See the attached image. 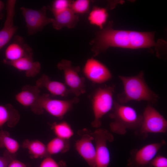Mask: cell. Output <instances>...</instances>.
Listing matches in <instances>:
<instances>
[{"label":"cell","instance_id":"f546056e","mask_svg":"<svg viewBox=\"0 0 167 167\" xmlns=\"http://www.w3.org/2000/svg\"><path fill=\"white\" fill-rule=\"evenodd\" d=\"M7 167H27L22 162L16 160H12L9 163Z\"/></svg>","mask_w":167,"mask_h":167},{"label":"cell","instance_id":"277c9868","mask_svg":"<svg viewBox=\"0 0 167 167\" xmlns=\"http://www.w3.org/2000/svg\"><path fill=\"white\" fill-rule=\"evenodd\" d=\"M79 101L77 97L70 100H62L52 99L49 95L44 94L40 95L30 108L36 114H41L45 111L53 116L62 119Z\"/></svg>","mask_w":167,"mask_h":167},{"label":"cell","instance_id":"44dd1931","mask_svg":"<svg viewBox=\"0 0 167 167\" xmlns=\"http://www.w3.org/2000/svg\"><path fill=\"white\" fill-rule=\"evenodd\" d=\"M108 17V14L106 9L95 6L90 12L88 19L91 24L97 26L102 29Z\"/></svg>","mask_w":167,"mask_h":167},{"label":"cell","instance_id":"2e32d148","mask_svg":"<svg viewBox=\"0 0 167 167\" xmlns=\"http://www.w3.org/2000/svg\"><path fill=\"white\" fill-rule=\"evenodd\" d=\"M36 85L40 88H45L54 96L65 97L71 94L65 83L50 79L48 76L43 74L36 82Z\"/></svg>","mask_w":167,"mask_h":167},{"label":"cell","instance_id":"f1b7e54d","mask_svg":"<svg viewBox=\"0 0 167 167\" xmlns=\"http://www.w3.org/2000/svg\"><path fill=\"white\" fill-rule=\"evenodd\" d=\"M12 160L7 153H6L3 156H0V167H7Z\"/></svg>","mask_w":167,"mask_h":167},{"label":"cell","instance_id":"8fae6325","mask_svg":"<svg viewBox=\"0 0 167 167\" xmlns=\"http://www.w3.org/2000/svg\"><path fill=\"white\" fill-rule=\"evenodd\" d=\"M80 138L76 141L75 148L89 167H96V151L93 143L94 139L92 133L84 129L79 131Z\"/></svg>","mask_w":167,"mask_h":167},{"label":"cell","instance_id":"8992f818","mask_svg":"<svg viewBox=\"0 0 167 167\" xmlns=\"http://www.w3.org/2000/svg\"><path fill=\"white\" fill-rule=\"evenodd\" d=\"M57 67L63 72L65 84L71 94L77 97L85 92V79L79 75V66H73L70 61L62 59L57 64Z\"/></svg>","mask_w":167,"mask_h":167},{"label":"cell","instance_id":"83f0119b","mask_svg":"<svg viewBox=\"0 0 167 167\" xmlns=\"http://www.w3.org/2000/svg\"><path fill=\"white\" fill-rule=\"evenodd\" d=\"M39 167H61V165L52 157L47 156L41 161Z\"/></svg>","mask_w":167,"mask_h":167},{"label":"cell","instance_id":"52a82bcc","mask_svg":"<svg viewBox=\"0 0 167 167\" xmlns=\"http://www.w3.org/2000/svg\"><path fill=\"white\" fill-rule=\"evenodd\" d=\"M140 128L141 133H165L167 131V121L151 104L145 109Z\"/></svg>","mask_w":167,"mask_h":167},{"label":"cell","instance_id":"9c48e42d","mask_svg":"<svg viewBox=\"0 0 167 167\" xmlns=\"http://www.w3.org/2000/svg\"><path fill=\"white\" fill-rule=\"evenodd\" d=\"M24 18L28 33L32 35L42 30L44 27L52 23L54 18H49L46 15L47 8L43 6L39 10L22 7L20 8Z\"/></svg>","mask_w":167,"mask_h":167},{"label":"cell","instance_id":"ba28073f","mask_svg":"<svg viewBox=\"0 0 167 167\" xmlns=\"http://www.w3.org/2000/svg\"><path fill=\"white\" fill-rule=\"evenodd\" d=\"M166 143L163 140L150 143L131 151L128 165L130 167H151V163L161 148Z\"/></svg>","mask_w":167,"mask_h":167},{"label":"cell","instance_id":"ac0fdd59","mask_svg":"<svg viewBox=\"0 0 167 167\" xmlns=\"http://www.w3.org/2000/svg\"><path fill=\"white\" fill-rule=\"evenodd\" d=\"M40 92V88L36 85H27L24 86L21 91L15 95V98L22 106L30 107L38 99Z\"/></svg>","mask_w":167,"mask_h":167},{"label":"cell","instance_id":"ffe728a7","mask_svg":"<svg viewBox=\"0 0 167 167\" xmlns=\"http://www.w3.org/2000/svg\"><path fill=\"white\" fill-rule=\"evenodd\" d=\"M22 147L27 149L29 154L34 158H42L48 156L46 146L41 141L37 140H25Z\"/></svg>","mask_w":167,"mask_h":167},{"label":"cell","instance_id":"5bb4252c","mask_svg":"<svg viewBox=\"0 0 167 167\" xmlns=\"http://www.w3.org/2000/svg\"><path fill=\"white\" fill-rule=\"evenodd\" d=\"M33 54L32 48L25 42L24 39L20 36L16 35L6 48L4 59L13 61L23 57L33 56Z\"/></svg>","mask_w":167,"mask_h":167},{"label":"cell","instance_id":"d6986e66","mask_svg":"<svg viewBox=\"0 0 167 167\" xmlns=\"http://www.w3.org/2000/svg\"><path fill=\"white\" fill-rule=\"evenodd\" d=\"M20 118L19 113L11 105H0V127L7 123L10 127L15 126Z\"/></svg>","mask_w":167,"mask_h":167},{"label":"cell","instance_id":"9a60e30c","mask_svg":"<svg viewBox=\"0 0 167 167\" xmlns=\"http://www.w3.org/2000/svg\"><path fill=\"white\" fill-rule=\"evenodd\" d=\"M3 62L19 71H24L28 77H35L39 74L41 69L40 63L38 61H34L32 56L23 57L13 61H8L4 59Z\"/></svg>","mask_w":167,"mask_h":167},{"label":"cell","instance_id":"7402d4cb","mask_svg":"<svg viewBox=\"0 0 167 167\" xmlns=\"http://www.w3.org/2000/svg\"><path fill=\"white\" fill-rule=\"evenodd\" d=\"M49 155L64 153L68 151L70 148L69 140L64 139L57 137L52 139L46 146Z\"/></svg>","mask_w":167,"mask_h":167},{"label":"cell","instance_id":"30bf717a","mask_svg":"<svg viewBox=\"0 0 167 167\" xmlns=\"http://www.w3.org/2000/svg\"><path fill=\"white\" fill-rule=\"evenodd\" d=\"M96 151V167H108L110 161L108 142L114 140L113 135L105 129L98 128L92 133Z\"/></svg>","mask_w":167,"mask_h":167},{"label":"cell","instance_id":"3957f363","mask_svg":"<svg viewBox=\"0 0 167 167\" xmlns=\"http://www.w3.org/2000/svg\"><path fill=\"white\" fill-rule=\"evenodd\" d=\"M113 111L109 117L113 121L110 124L111 131L123 135L128 130H137L140 127L142 115L139 114L132 107L114 101Z\"/></svg>","mask_w":167,"mask_h":167},{"label":"cell","instance_id":"7a4b0ae2","mask_svg":"<svg viewBox=\"0 0 167 167\" xmlns=\"http://www.w3.org/2000/svg\"><path fill=\"white\" fill-rule=\"evenodd\" d=\"M118 77L122 82L123 89V92L118 95L119 103L124 104L131 101H145L153 104L158 101V95L148 85L143 71L136 75H119Z\"/></svg>","mask_w":167,"mask_h":167},{"label":"cell","instance_id":"7c38bea8","mask_svg":"<svg viewBox=\"0 0 167 167\" xmlns=\"http://www.w3.org/2000/svg\"><path fill=\"white\" fill-rule=\"evenodd\" d=\"M85 76L93 83L101 84L112 78L109 68L99 61L92 58L86 61L83 69Z\"/></svg>","mask_w":167,"mask_h":167},{"label":"cell","instance_id":"484cf974","mask_svg":"<svg viewBox=\"0 0 167 167\" xmlns=\"http://www.w3.org/2000/svg\"><path fill=\"white\" fill-rule=\"evenodd\" d=\"M72 1L68 0H55L51 5L48 6L49 9L54 15L70 8Z\"/></svg>","mask_w":167,"mask_h":167},{"label":"cell","instance_id":"4dcf8cb0","mask_svg":"<svg viewBox=\"0 0 167 167\" xmlns=\"http://www.w3.org/2000/svg\"><path fill=\"white\" fill-rule=\"evenodd\" d=\"M4 3L2 1L0 0V20L2 19L3 16L2 11L4 7Z\"/></svg>","mask_w":167,"mask_h":167},{"label":"cell","instance_id":"cb8c5ba5","mask_svg":"<svg viewBox=\"0 0 167 167\" xmlns=\"http://www.w3.org/2000/svg\"><path fill=\"white\" fill-rule=\"evenodd\" d=\"M52 128L56 137L64 139L69 140L74 134L70 125L65 121L54 123Z\"/></svg>","mask_w":167,"mask_h":167},{"label":"cell","instance_id":"6da1fadb","mask_svg":"<svg viewBox=\"0 0 167 167\" xmlns=\"http://www.w3.org/2000/svg\"><path fill=\"white\" fill-rule=\"evenodd\" d=\"M109 22L105 28L97 32L90 43L94 56L105 52L110 47L131 49L150 48L158 46L154 40V33L151 32L116 30Z\"/></svg>","mask_w":167,"mask_h":167},{"label":"cell","instance_id":"5b68a950","mask_svg":"<svg viewBox=\"0 0 167 167\" xmlns=\"http://www.w3.org/2000/svg\"><path fill=\"white\" fill-rule=\"evenodd\" d=\"M115 85L100 87L95 91L92 99V108L94 119L92 127L96 128L101 125V119L113 109L114 101L113 95Z\"/></svg>","mask_w":167,"mask_h":167},{"label":"cell","instance_id":"4fadbf2b","mask_svg":"<svg viewBox=\"0 0 167 167\" xmlns=\"http://www.w3.org/2000/svg\"><path fill=\"white\" fill-rule=\"evenodd\" d=\"M16 2L15 0L7 1L6 17L3 27L0 30V50L9 43L18 29L14 24Z\"/></svg>","mask_w":167,"mask_h":167},{"label":"cell","instance_id":"e0dca14e","mask_svg":"<svg viewBox=\"0 0 167 167\" xmlns=\"http://www.w3.org/2000/svg\"><path fill=\"white\" fill-rule=\"evenodd\" d=\"M54 21L52 23L53 28L60 30L64 27L73 28L79 20V16L70 8L54 15Z\"/></svg>","mask_w":167,"mask_h":167},{"label":"cell","instance_id":"4316f807","mask_svg":"<svg viewBox=\"0 0 167 167\" xmlns=\"http://www.w3.org/2000/svg\"><path fill=\"white\" fill-rule=\"evenodd\" d=\"M151 167H167V158L162 156H156L151 163Z\"/></svg>","mask_w":167,"mask_h":167},{"label":"cell","instance_id":"d4e9b609","mask_svg":"<svg viewBox=\"0 0 167 167\" xmlns=\"http://www.w3.org/2000/svg\"><path fill=\"white\" fill-rule=\"evenodd\" d=\"M90 1L88 0H76L72 1L70 8L76 15L84 14L89 11Z\"/></svg>","mask_w":167,"mask_h":167},{"label":"cell","instance_id":"603a6c76","mask_svg":"<svg viewBox=\"0 0 167 167\" xmlns=\"http://www.w3.org/2000/svg\"><path fill=\"white\" fill-rule=\"evenodd\" d=\"M6 148L11 154L16 153L19 149V144L15 139L11 138L7 131H0V148Z\"/></svg>","mask_w":167,"mask_h":167}]
</instances>
